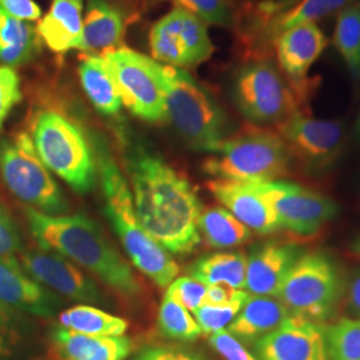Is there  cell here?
<instances>
[{"mask_svg":"<svg viewBox=\"0 0 360 360\" xmlns=\"http://www.w3.org/2000/svg\"><path fill=\"white\" fill-rule=\"evenodd\" d=\"M126 165L143 229L168 254H190L202 240V205L190 180L141 143L129 146Z\"/></svg>","mask_w":360,"mask_h":360,"instance_id":"6da1fadb","label":"cell"},{"mask_svg":"<svg viewBox=\"0 0 360 360\" xmlns=\"http://www.w3.org/2000/svg\"><path fill=\"white\" fill-rule=\"evenodd\" d=\"M25 214L30 231L41 248L72 260L120 295L141 294V284L131 266L96 221L80 214L49 215L31 207Z\"/></svg>","mask_w":360,"mask_h":360,"instance_id":"7a4b0ae2","label":"cell"},{"mask_svg":"<svg viewBox=\"0 0 360 360\" xmlns=\"http://www.w3.org/2000/svg\"><path fill=\"white\" fill-rule=\"evenodd\" d=\"M94 143L107 218L131 263L159 287H168L179 274L178 263L143 229L135 212L129 184L107 146L101 139H95Z\"/></svg>","mask_w":360,"mask_h":360,"instance_id":"3957f363","label":"cell"},{"mask_svg":"<svg viewBox=\"0 0 360 360\" xmlns=\"http://www.w3.org/2000/svg\"><path fill=\"white\" fill-rule=\"evenodd\" d=\"M153 65L165 95L168 122L180 138L195 151L218 153L229 139L230 124L215 98L186 70L154 59Z\"/></svg>","mask_w":360,"mask_h":360,"instance_id":"277c9868","label":"cell"},{"mask_svg":"<svg viewBox=\"0 0 360 360\" xmlns=\"http://www.w3.org/2000/svg\"><path fill=\"white\" fill-rule=\"evenodd\" d=\"M31 139L41 162L77 193L94 190L98 178L95 151L83 129L67 116L39 111L31 124Z\"/></svg>","mask_w":360,"mask_h":360,"instance_id":"5b68a950","label":"cell"},{"mask_svg":"<svg viewBox=\"0 0 360 360\" xmlns=\"http://www.w3.org/2000/svg\"><path fill=\"white\" fill-rule=\"evenodd\" d=\"M290 166L291 156L278 132L250 129L229 138L202 169L214 179L269 181L287 175Z\"/></svg>","mask_w":360,"mask_h":360,"instance_id":"8992f818","label":"cell"},{"mask_svg":"<svg viewBox=\"0 0 360 360\" xmlns=\"http://www.w3.org/2000/svg\"><path fill=\"white\" fill-rule=\"evenodd\" d=\"M343 290V279L334 259L323 251H311L296 260L278 299L292 315L322 324L333 318Z\"/></svg>","mask_w":360,"mask_h":360,"instance_id":"52a82bcc","label":"cell"},{"mask_svg":"<svg viewBox=\"0 0 360 360\" xmlns=\"http://www.w3.org/2000/svg\"><path fill=\"white\" fill-rule=\"evenodd\" d=\"M0 175L7 188L27 206L49 215L67 212L65 195L26 131L0 139Z\"/></svg>","mask_w":360,"mask_h":360,"instance_id":"ba28073f","label":"cell"},{"mask_svg":"<svg viewBox=\"0 0 360 360\" xmlns=\"http://www.w3.org/2000/svg\"><path fill=\"white\" fill-rule=\"evenodd\" d=\"M231 94L236 108L254 124H278L302 103L279 67L267 58L242 65L232 79Z\"/></svg>","mask_w":360,"mask_h":360,"instance_id":"9c48e42d","label":"cell"},{"mask_svg":"<svg viewBox=\"0 0 360 360\" xmlns=\"http://www.w3.org/2000/svg\"><path fill=\"white\" fill-rule=\"evenodd\" d=\"M102 56L115 80L122 104L132 115L151 123L167 119L165 95L151 58L129 47L104 52Z\"/></svg>","mask_w":360,"mask_h":360,"instance_id":"30bf717a","label":"cell"},{"mask_svg":"<svg viewBox=\"0 0 360 360\" xmlns=\"http://www.w3.org/2000/svg\"><path fill=\"white\" fill-rule=\"evenodd\" d=\"M270 206L281 229L299 235L321 231L338 215L334 200L292 181H247Z\"/></svg>","mask_w":360,"mask_h":360,"instance_id":"8fae6325","label":"cell"},{"mask_svg":"<svg viewBox=\"0 0 360 360\" xmlns=\"http://www.w3.org/2000/svg\"><path fill=\"white\" fill-rule=\"evenodd\" d=\"M150 51L158 63L187 70L205 63L215 47L205 22L174 7L151 28Z\"/></svg>","mask_w":360,"mask_h":360,"instance_id":"7c38bea8","label":"cell"},{"mask_svg":"<svg viewBox=\"0 0 360 360\" xmlns=\"http://www.w3.org/2000/svg\"><path fill=\"white\" fill-rule=\"evenodd\" d=\"M278 135L291 156L306 171L321 172L331 167L345 142L342 123L321 120L296 110L278 123Z\"/></svg>","mask_w":360,"mask_h":360,"instance_id":"4fadbf2b","label":"cell"},{"mask_svg":"<svg viewBox=\"0 0 360 360\" xmlns=\"http://www.w3.org/2000/svg\"><path fill=\"white\" fill-rule=\"evenodd\" d=\"M328 40L316 23H303L285 30L274 40L278 67L294 87L299 99L309 95V72L321 58Z\"/></svg>","mask_w":360,"mask_h":360,"instance_id":"5bb4252c","label":"cell"},{"mask_svg":"<svg viewBox=\"0 0 360 360\" xmlns=\"http://www.w3.org/2000/svg\"><path fill=\"white\" fill-rule=\"evenodd\" d=\"M23 269L43 287L77 302H103L98 285L68 259L50 250H28L18 259Z\"/></svg>","mask_w":360,"mask_h":360,"instance_id":"9a60e30c","label":"cell"},{"mask_svg":"<svg viewBox=\"0 0 360 360\" xmlns=\"http://www.w3.org/2000/svg\"><path fill=\"white\" fill-rule=\"evenodd\" d=\"M254 348L259 360H330L323 324L292 314Z\"/></svg>","mask_w":360,"mask_h":360,"instance_id":"2e32d148","label":"cell"},{"mask_svg":"<svg viewBox=\"0 0 360 360\" xmlns=\"http://www.w3.org/2000/svg\"><path fill=\"white\" fill-rule=\"evenodd\" d=\"M303 252L299 245L278 240L255 245L247 257L245 290L250 295L278 297L285 276Z\"/></svg>","mask_w":360,"mask_h":360,"instance_id":"e0dca14e","label":"cell"},{"mask_svg":"<svg viewBox=\"0 0 360 360\" xmlns=\"http://www.w3.org/2000/svg\"><path fill=\"white\" fill-rule=\"evenodd\" d=\"M0 304L50 318L60 306V299L38 283L15 257H0Z\"/></svg>","mask_w":360,"mask_h":360,"instance_id":"ac0fdd59","label":"cell"},{"mask_svg":"<svg viewBox=\"0 0 360 360\" xmlns=\"http://www.w3.org/2000/svg\"><path fill=\"white\" fill-rule=\"evenodd\" d=\"M207 188L251 231L274 233L282 230L270 206L247 181L212 179L207 183Z\"/></svg>","mask_w":360,"mask_h":360,"instance_id":"d6986e66","label":"cell"},{"mask_svg":"<svg viewBox=\"0 0 360 360\" xmlns=\"http://www.w3.org/2000/svg\"><path fill=\"white\" fill-rule=\"evenodd\" d=\"M356 0H299L282 13L269 19L252 16L250 27V39L254 40L251 47L255 50H266L274 44V40L285 30L303 23H316L323 18L339 13Z\"/></svg>","mask_w":360,"mask_h":360,"instance_id":"ffe728a7","label":"cell"},{"mask_svg":"<svg viewBox=\"0 0 360 360\" xmlns=\"http://www.w3.org/2000/svg\"><path fill=\"white\" fill-rule=\"evenodd\" d=\"M83 1L52 0L49 13L40 18L39 39L52 52L83 51Z\"/></svg>","mask_w":360,"mask_h":360,"instance_id":"44dd1931","label":"cell"},{"mask_svg":"<svg viewBox=\"0 0 360 360\" xmlns=\"http://www.w3.org/2000/svg\"><path fill=\"white\" fill-rule=\"evenodd\" d=\"M52 343L63 360H126L132 351L127 336H92L56 327Z\"/></svg>","mask_w":360,"mask_h":360,"instance_id":"7402d4cb","label":"cell"},{"mask_svg":"<svg viewBox=\"0 0 360 360\" xmlns=\"http://www.w3.org/2000/svg\"><path fill=\"white\" fill-rule=\"evenodd\" d=\"M290 315L278 297L250 295L227 331L242 343H255L276 330Z\"/></svg>","mask_w":360,"mask_h":360,"instance_id":"603a6c76","label":"cell"},{"mask_svg":"<svg viewBox=\"0 0 360 360\" xmlns=\"http://www.w3.org/2000/svg\"><path fill=\"white\" fill-rule=\"evenodd\" d=\"M123 37V13L108 0H89L83 16V52L116 50Z\"/></svg>","mask_w":360,"mask_h":360,"instance_id":"cb8c5ba5","label":"cell"},{"mask_svg":"<svg viewBox=\"0 0 360 360\" xmlns=\"http://www.w3.org/2000/svg\"><path fill=\"white\" fill-rule=\"evenodd\" d=\"M82 89L95 110L105 116L117 115L122 110V99L102 55L91 53L79 65Z\"/></svg>","mask_w":360,"mask_h":360,"instance_id":"d4e9b609","label":"cell"},{"mask_svg":"<svg viewBox=\"0 0 360 360\" xmlns=\"http://www.w3.org/2000/svg\"><path fill=\"white\" fill-rule=\"evenodd\" d=\"M247 255L240 251L217 252L198 259L190 266V276L208 285L245 290Z\"/></svg>","mask_w":360,"mask_h":360,"instance_id":"484cf974","label":"cell"},{"mask_svg":"<svg viewBox=\"0 0 360 360\" xmlns=\"http://www.w3.org/2000/svg\"><path fill=\"white\" fill-rule=\"evenodd\" d=\"M37 28L0 10V62L16 67L26 65L39 51Z\"/></svg>","mask_w":360,"mask_h":360,"instance_id":"4316f807","label":"cell"},{"mask_svg":"<svg viewBox=\"0 0 360 360\" xmlns=\"http://www.w3.org/2000/svg\"><path fill=\"white\" fill-rule=\"evenodd\" d=\"M60 326L77 334L92 336H123L129 322L91 304H79L59 315Z\"/></svg>","mask_w":360,"mask_h":360,"instance_id":"83f0119b","label":"cell"},{"mask_svg":"<svg viewBox=\"0 0 360 360\" xmlns=\"http://www.w3.org/2000/svg\"><path fill=\"white\" fill-rule=\"evenodd\" d=\"M200 236L214 248H232L251 239V230L226 208H208L199 219Z\"/></svg>","mask_w":360,"mask_h":360,"instance_id":"f1b7e54d","label":"cell"},{"mask_svg":"<svg viewBox=\"0 0 360 360\" xmlns=\"http://www.w3.org/2000/svg\"><path fill=\"white\" fill-rule=\"evenodd\" d=\"M334 43L351 74L360 77V3H354L339 11Z\"/></svg>","mask_w":360,"mask_h":360,"instance_id":"f546056e","label":"cell"},{"mask_svg":"<svg viewBox=\"0 0 360 360\" xmlns=\"http://www.w3.org/2000/svg\"><path fill=\"white\" fill-rule=\"evenodd\" d=\"M323 328L330 360H360V319L342 318Z\"/></svg>","mask_w":360,"mask_h":360,"instance_id":"4dcf8cb0","label":"cell"},{"mask_svg":"<svg viewBox=\"0 0 360 360\" xmlns=\"http://www.w3.org/2000/svg\"><path fill=\"white\" fill-rule=\"evenodd\" d=\"M159 327L168 338L181 342H193L202 334L191 312L168 295H165L159 309Z\"/></svg>","mask_w":360,"mask_h":360,"instance_id":"1f68e13d","label":"cell"},{"mask_svg":"<svg viewBox=\"0 0 360 360\" xmlns=\"http://www.w3.org/2000/svg\"><path fill=\"white\" fill-rule=\"evenodd\" d=\"M250 294L245 290H238L236 295L226 304H203L193 312L202 334L212 335L227 330L232 321L243 309Z\"/></svg>","mask_w":360,"mask_h":360,"instance_id":"d6a6232c","label":"cell"},{"mask_svg":"<svg viewBox=\"0 0 360 360\" xmlns=\"http://www.w3.org/2000/svg\"><path fill=\"white\" fill-rule=\"evenodd\" d=\"M175 8L191 13L207 26L231 27L233 16L227 0H165Z\"/></svg>","mask_w":360,"mask_h":360,"instance_id":"836d02e7","label":"cell"},{"mask_svg":"<svg viewBox=\"0 0 360 360\" xmlns=\"http://www.w3.org/2000/svg\"><path fill=\"white\" fill-rule=\"evenodd\" d=\"M207 285L191 276L176 278L167 287L166 295L171 296L186 309L195 312L206 302Z\"/></svg>","mask_w":360,"mask_h":360,"instance_id":"e575fe53","label":"cell"},{"mask_svg":"<svg viewBox=\"0 0 360 360\" xmlns=\"http://www.w3.org/2000/svg\"><path fill=\"white\" fill-rule=\"evenodd\" d=\"M22 98V83L18 72L10 65H0V129Z\"/></svg>","mask_w":360,"mask_h":360,"instance_id":"d590c367","label":"cell"},{"mask_svg":"<svg viewBox=\"0 0 360 360\" xmlns=\"http://www.w3.org/2000/svg\"><path fill=\"white\" fill-rule=\"evenodd\" d=\"M210 346L224 360H259L245 345L227 330L210 335Z\"/></svg>","mask_w":360,"mask_h":360,"instance_id":"8d00e7d4","label":"cell"},{"mask_svg":"<svg viewBox=\"0 0 360 360\" xmlns=\"http://www.w3.org/2000/svg\"><path fill=\"white\" fill-rule=\"evenodd\" d=\"M23 248L20 231L7 208L0 203V257H13Z\"/></svg>","mask_w":360,"mask_h":360,"instance_id":"74e56055","label":"cell"},{"mask_svg":"<svg viewBox=\"0 0 360 360\" xmlns=\"http://www.w3.org/2000/svg\"><path fill=\"white\" fill-rule=\"evenodd\" d=\"M135 360H206V358L186 348L155 346L142 349Z\"/></svg>","mask_w":360,"mask_h":360,"instance_id":"f35d334b","label":"cell"},{"mask_svg":"<svg viewBox=\"0 0 360 360\" xmlns=\"http://www.w3.org/2000/svg\"><path fill=\"white\" fill-rule=\"evenodd\" d=\"M0 10L28 23L41 18V10L34 0H0Z\"/></svg>","mask_w":360,"mask_h":360,"instance_id":"ab89813d","label":"cell"},{"mask_svg":"<svg viewBox=\"0 0 360 360\" xmlns=\"http://www.w3.org/2000/svg\"><path fill=\"white\" fill-rule=\"evenodd\" d=\"M16 343V328L10 309L0 304V360H4L13 352Z\"/></svg>","mask_w":360,"mask_h":360,"instance_id":"60d3db41","label":"cell"},{"mask_svg":"<svg viewBox=\"0 0 360 360\" xmlns=\"http://www.w3.org/2000/svg\"><path fill=\"white\" fill-rule=\"evenodd\" d=\"M297 1L299 0H263L255 7L254 16L260 19H269L276 13H282Z\"/></svg>","mask_w":360,"mask_h":360,"instance_id":"b9f144b4","label":"cell"},{"mask_svg":"<svg viewBox=\"0 0 360 360\" xmlns=\"http://www.w3.org/2000/svg\"><path fill=\"white\" fill-rule=\"evenodd\" d=\"M238 290L227 285H208L205 304H226L235 297Z\"/></svg>","mask_w":360,"mask_h":360,"instance_id":"7bdbcfd3","label":"cell"},{"mask_svg":"<svg viewBox=\"0 0 360 360\" xmlns=\"http://www.w3.org/2000/svg\"><path fill=\"white\" fill-rule=\"evenodd\" d=\"M348 309L360 319V271L355 272L347 287Z\"/></svg>","mask_w":360,"mask_h":360,"instance_id":"ee69618b","label":"cell"},{"mask_svg":"<svg viewBox=\"0 0 360 360\" xmlns=\"http://www.w3.org/2000/svg\"><path fill=\"white\" fill-rule=\"evenodd\" d=\"M352 248H354L355 254L360 257V238L356 240V242H355V243H354V247H352Z\"/></svg>","mask_w":360,"mask_h":360,"instance_id":"f6af8a7d","label":"cell"},{"mask_svg":"<svg viewBox=\"0 0 360 360\" xmlns=\"http://www.w3.org/2000/svg\"><path fill=\"white\" fill-rule=\"evenodd\" d=\"M359 129H360V117H359Z\"/></svg>","mask_w":360,"mask_h":360,"instance_id":"bcb514c9","label":"cell"},{"mask_svg":"<svg viewBox=\"0 0 360 360\" xmlns=\"http://www.w3.org/2000/svg\"><path fill=\"white\" fill-rule=\"evenodd\" d=\"M359 72H360V67H359Z\"/></svg>","mask_w":360,"mask_h":360,"instance_id":"7dc6e473","label":"cell"}]
</instances>
